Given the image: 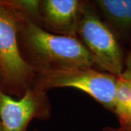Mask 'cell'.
<instances>
[{
	"label": "cell",
	"instance_id": "4",
	"mask_svg": "<svg viewBox=\"0 0 131 131\" xmlns=\"http://www.w3.org/2000/svg\"><path fill=\"white\" fill-rule=\"evenodd\" d=\"M119 77L94 69H70L37 75L36 83L45 91L71 88L88 94L107 110L114 113Z\"/></svg>",
	"mask_w": 131,
	"mask_h": 131
},
{
	"label": "cell",
	"instance_id": "8",
	"mask_svg": "<svg viewBox=\"0 0 131 131\" xmlns=\"http://www.w3.org/2000/svg\"><path fill=\"white\" fill-rule=\"evenodd\" d=\"M114 114L122 131H131V82L119 77Z\"/></svg>",
	"mask_w": 131,
	"mask_h": 131
},
{
	"label": "cell",
	"instance_id": "6",
	"mask_svg": "<svg viewBox=\"0 0 131 131\" xmlns=\"http://www.w3.org/2000/svg\"><path fill=\"white\" fill-rule=\"evenodd\" d=\"M84 1H39V27L48 32L77 37V29Z\"/></svg>",
	"mask_w": 131,
	"mask_h": 131
},
{
	"label": "cell",
	"instance_id": "9",
	"mask_svg": "<svg viewBox=\"0 0 131 131\" xmlns=\"http://www.w3.org/2000/svg\"><path fill=\"white\" fill-rule=\"evenodd\" d=\"M120 77L131 82V49L125 58L124 69Z\"/></svg>",
	"mask_w": 131,
	"mask_h": 131
},
{
	"label": "cell",
	"instance_id": "12",
	"mask_svg": "<svg viewBox=\"0 0 131 131\" xmlns=\"http://www.w3.org/2000/svg\"><path fill=\"white\" fill-rule=\"evenodd\" d=\"M0 79H1V71H0Z\"/></svg>",
	"mask_w": 131,
	"mask_h": 131
},
{
	"label": "cell",
	"instance_id": "14",
	"mask_svg": "<svg viewBox=\"0 0 131 131\" xmlns=\"http://www.w3.org/2000/svg\"></svg>",
	"mask_w": 131,
	"mask_h": 131
},
{
	"label": "cell",
	"instance_id": "2",
	"mask_svg": "<svg viewBox=\"0 0 131 131\" xmlns=\"http://www.w3.org/2000/svg\"><path fill=\"white\" fill-rule=\"evenodd\" d=\"M0 90L22 98L37 75L24 61L18 40V16L6 0H0Z\"/></svg>",
	"mask_w": 131,
	"mask_h": 131
},
{
	"label": "cell",
	"instance_id": "7",
	"mask_svg": "<svg viewBox=\"0 0 131 131\" xmlns=\"http://www.w3.org/2000/svg\"><path fill=\"white\" fill-rule=\"evenodd\" d=\"M101 18L117 38L127 41L131 37V31L124 0L90 1Z\"/></svg>",
	"mask_w": 131,
	"mask_h": 131
},
{
	"label": "cell",
	"instance_id": "10",
	"mask_svg": "<svg viewBox=\"0 0 131 131\" xmlns=\"http://www.w3.org/2000/svg\"><path fill=\"white\" fill-rule=\"evenodd\" d=\"M101 131H121V130H120V129H119V127H118V128H115V127H112L107 126V127H103Z\"/></svg>",
	"mask_w": 131,
	"mask_h": 131
},
{
	"label": "cell",
	"instance_id": "11",
	"mask_svg": "<svg viewBox=\"0 0 131 131\" xmlns=\"http://www.w3.org/2000/svg\"><path fill=\"white\" fill-rule=\"evenodd\" d=\"M0 131H2V122H1V119H0Z\"/></svg>",
	"mask_w": 131,
	"mask_h": 131
},
{
	"label": "cell",
	"instance_id": "3",
	"mask_svg": "<svg viewBox=\"0 0 131 131\" xmlns=\"http://www.w3.org/2000/svg\"><path fill=\"white\" fill-rule=\"evenodd\" d=\"M77 37L93 58L96 69L120 77L125 58L119 39L101 18L90 1H84Z\"/></svg>",
	"mask_w": 131,
	"mask_h": 131
},
{
	"label": "cell",
	"instance_id": "1",
	"mask_svg": "<svg viewBox=\"0 0 131 131\" xmlns=\"http://www.w3.org/2000/svg\"><path fill=\"white\" fill-rule=\"evenodd\" d=\"M15 11L20 54L37 75L63 69H96L93 58L77 38L48 32Z\"/></svg>",
	"mask_w": 131,
	"mask_h": 131
},
{
	"label": "cell",
	"instance_id": "5",
	"mask_svg": "<svg viewBox=\"0 0 131 131\" xmlns=\"http://www.w3.org/2000/svg\"><path fill=\"white\" fill-rule=\"evenodd\" d=\"M52 106L47 92L37 83L28 88L18 100L0 90V119L2 131H27L34 119L47 120Z\"/></svg>",
	"mask_w": 131,
	"mask_h": 131
},
{
	"label": "cell",
	"instance_id": "13",
	"mask_svg": "<svg viewBox=\"0 0 131 131\" xmlns=\"http://www.w3.org/2000/svg\"><path fill=\"white\" fill-rule=\"evenodd\" d=\"M121 130V131H122V130Z\"/></svg>",
	"mask_w": 131,
	"mask_h": 131
}]
</instances>
